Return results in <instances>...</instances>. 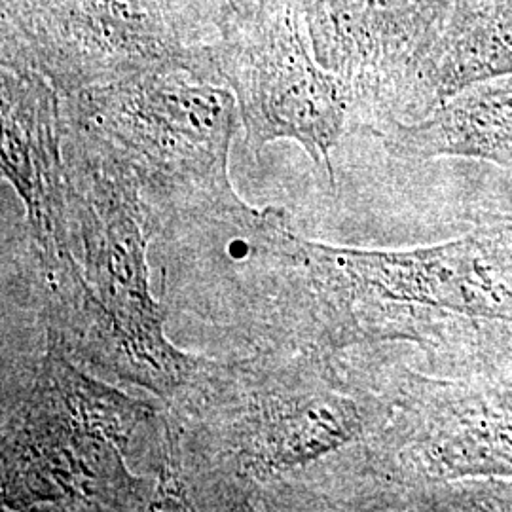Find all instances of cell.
I'll return each mask as SVG.
<instances>
[{
    "instance_id": "obj_6",
    "label": "cell",
    "mask_w": 512,
    "mask_h": 512,
    "mask_svg": "<svg viewBox=\"0 0 512 512\" xmlns=\"http://www.w3.org/2000/svg\"><path fill=\"white\" fill-rule=\"evenodd\" d=\"M2 61L37 69L59 95L171 69L219 82L175 0H2Z\"/></svg>"
},
{
    "instance_id": "obj_5",
    "label": "cell",
    "mask_w": 512,
    "mask_h": 512,
    "mask_svg": "<svg viewBox=\"0 0 512 512\" xmlns=\"http://www.w3.org/2000/svg\"><path fill=\"white\" fill-rule=\"evenodd\" d=\"M207 44L215 73L238 101L245 143L258 158L294 141L334 184L330 154L353 116L344 82L313 54L298 0H226Z\"/></svg>"
},
{
    "instance_id": "obj_10",
    "label": "cell",
    "mask_w": 512,
    "mask_h": 512,
    "mask_svg": "<svg viewBox=\"0 0 512 512\" xmlns=\"http://www.w3.org/2000/svg\"><path fill=\"white\" fill-rule=\"evenodd\" d=\"M385 147L397 158L425 160L440 154L512 158V76L486 80L452 95L427 118L393 124Z\"/></svg>"
},
{
    "instance_id": "obj_1",
    "label": "cell",
    "mask_w": 512,
    "mask_h": 512,
    "mask_svg": "<svg viewBox=\"0 0 512 512\" xmlns=\"http://www.w3.org/2000/svg\"><path fill=\"white\" fill-rule=\"evenodd\" d=\"M169 463L190 511H293L315 467L363 433L315 348L203 359L164 404Z\"/></svg>"
},
{
    "instance_id": "obj_8",
    "label": "cell",
    "mask_w": 512,
    "mask_h": 512,
    "mask_svg": "<svg viewBox=\"0 0 512 512\" xmlns=\"http://www.w3.org/2000/svg\"><path fill=\"white\" fill-rule=\"evenodd\" d=\"M2 173L25 203L31 247L48 264L73 255L61 95L37 69L2 61Z\"/></svg>"
},
{
    "instance_id": "obj_9",
    "label": "cell",
    "mask_w": 512,
    "mask_h": 512,
    "mask_svg": "<svg viewBox=\"0 0 512 512\" xmlns=\"http://www.w3.org/2000/svg\"><path fill=\"white\" fill-rule=\"evenodd\" d=\"M501 76H512V0H456L406 114H431L461 90Z\"/></svg>"
},
{
    "instance_id": "obj_3",
    "label": "cell",
    "mask_w": 512,
    "mask_h": 512,
    "mask_svg": "<svg viewBox=\"0 0 512 512\" xmlns=\"http://www.w3.org/2000/svg\"><path fill=\"white\" fill-rule=\"evenodd\" d=\"M165 448L164 410L46 344L2 431V503L12 511H152Z\"/></svg>"
},
{
    "instance_id": "obj_7",
    "label": "cell",
    "mask_w": 512,
    "mask_h": 512,
    "mask_svg": "<svg viewBox=\"0 0 512 512\" xmlns=\"http://www.w3.org/2000/svg\"><path fill=\"white\" fill-rule=\"evenodd\" d=\"M456 0H313L306 25L317 61L385 129L406 114L410 93Z\"/></svg>"
},
{
    "instance_id": "obj_4",
    "label": "cell",
    "mask_w": 512,
    "mask_h": 512,
    "mask_svg": "<svg viewBox=\"0 0 512 512\" xmlns=\"http://www.w3.org/2000/svg\"><path fill=\"white\" fill-rule=\"evenodd\" d=\"M61 118L67 152L141 192L154 238L245 203L228 177L238 101L217 82L181 69L135 74L61 95Z\"/></svg>"
},
{
    "instance_id": "obj_2",
    "label": "cell",
    "mask_w": 512,
    "mask_h": 512,
    "mask_svg": "<svg viewBox=\"0 0 512 512\" xmlns=\"http://www.w3.org/2000/svg\"><path fill=\"white\" fill-rule=\"evenodd\" d=\"M63 152L74 258L40 274L46 344L90 372L145 387L171 403L203 359L175 348L165 336V311L150 289L152 211L126 179Z\"/></svg>"
}]
</instances>
